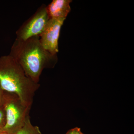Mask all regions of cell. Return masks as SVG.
<instances>
[{"label":"cell","instance_id":"cell-1","mask_svg":"<svg viewBox=\"0 0 134 134\" xmlns=\"http://www.w3.org/2000/svg\"><path fill=\"white\" fill-rule=\"evenodd\" d=\"M9 54L26 75L38 83L43 70L54 68L58 61L57 54H52L43 48L38 36L25 40L16 39Z\"/></svg>","mask_w":134,"mask_h":134},{"label":"cell","instance_id":"cell-2","mask_svg":"<svg viewBox=\"0 0 134 134\" xmlns=\"http://www.w3.org/2000/svg\"><path fill=\"white\" fill-rule=\"evenodd\" d=\"M0 86L4 91L16 95L25 105L31 107L40 84L30 79L9 54L0 57Z\"/></svg>","mask_w":134,"mask_h":134},{"label":"cell","instance_id":"cell-3","mask_svg":"<svg viewBox=\"0 0 134 134\" xmlns=\"http://www.w3.org/2000/svg\"><path fill=\"white\" fill-rule=\"evenodd\" d=\"M3 107L6 123L2 133L15 134L23 126L31 107L25 105L15 94L8 92Z\"/></svg>","mask_w":134,"mask_h":134},{"label":"cell","instance_id":"cell-4","mask_svg":"<svg viewBox=\"0 0 134 134\" xmlns=\"http://www.w3.org/2000/svg\"><path fill=\"white\" fill-rule=\"evenodd\" d=\"M49 19L47 6L41 5L17 31L16 39L25 40L32 37L40 36Z\"/></svg>","mask_w":134,"mask_h":134},{"label":"cell","instance_id":"cell-5","mask_svg":"<svg viewBox=\"0 0 134 134\" xmlns=\"http://www.w3.org/2000/svg\"><path fill=\"white\" fill-rule=\"evenodd\" d=\"M65 19H49L40 36V40L43 48L52 54H57L59 52L58 41L60 32Z\"/></svg>","mask_w":134,"mask_h":134},{"label":"cell","instance_id":"cell-6","mask_svg":"<svg viewBox=\"0 0 134 134\" xmlns=\"http://www.w3.org/2000/svg\"><path fill=\"white\" fill-rule=\"evenodd\" d=\"M71 0H53L47 6L49 18L65 19L71 10Z\"/></svg>","mask_w":134,"mask_h":134},{"label":"cell","instance_id":"cell-7","mask_svg":"<svg viewBox=\"0 0 134 134\" xmlns=\"http://www.w3.org/2000/svg\"><path fill=\"white\" fill-rule=\"evenodd\" d=\"M15 134H41V133L38 126L32 124L29 115L26 117L23 126Z\"/></svg>","mask_w":134,"mask_h":134},{"label":"cell","instance_id":"cell-8","mask_svg":"<svg viewBox=\"0 0 134 134\" xmlns=\"http://www.w3.org/2000/svg\"><path fill=\"white\" fill-rule=\"evenodd\" d=\"M6 123V115L4 107L0 108V134L2 133L3 130Z\"/></svg>","mask_w":134,"mask_h":134},{"label":"cell","instance_id":"cell-9","mask_svg":"<svg viewBox=\"0 0 134 134\" xmlns=\"http://www.w3.org/2000/svg\"><path fill=\"white\" fill-rule=\"evenodd\" d=\"M7 93L8 92L4 91L0 86V108L4 105L6 101Z\"/></svg>","mask_w":134,"mask_h":134},{"label":"cell","instance_id":"cell-10","mask_svg":"<svg viewBox=\"0 0 134 134\" xmlns=\"http://www.w3.org/2000/svg\"><path fill=\"white\" fill-rule=\"evenodd\" d=\"M66 134H83V133L81 132V129L76 127L70 130L66 133Z\"/></svg>","mask_w":134,"mask_h":134},{"label":"cell","instance_id":"cell-11","mask_svg":"<svg viewBox=\"0 0 134 134\" xmlns=\"http://www.w3.org/2000/svg\"><path fill=\"white\" fill-rule=\"evenodd\" d=\"M1 134H8L5 133H1Z\"/></svg>","mask_w":134,"mask_h":134},{"label":"cell","instance_id":"cell-12","mask_svg":"<svg viewBox=\"0 0 134 134\" xmlns=\"http://www.w3.org/2000/svg\"></svg>","mask_w":134,"mask_h":134}]
</instances>
